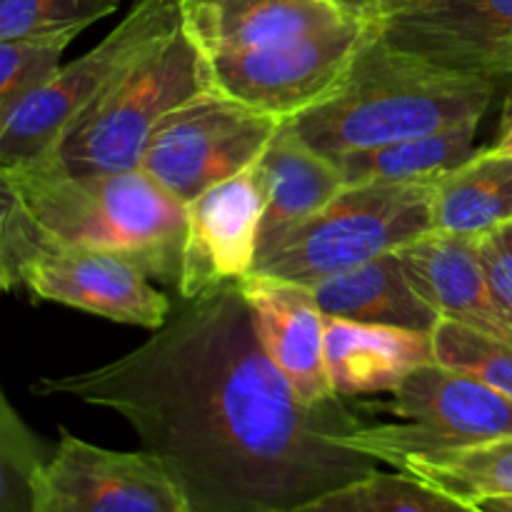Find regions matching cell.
Listing matches in <instances>:
<instances>
[{
    "instance_id": "cb8c5ba5",
    "label": "cell",
    "mask_w": 512,
    "mask_h": 512,
    "mask_svg": "<svg viewBox=\"0 0 512 512\" xmlns=\"http://www.w3.org/2000/svg\"><path fill=\"white\" fill-rule=\"evenodd\" d=\"M40 440L15 413L8 395L0 398V512H33L38 483L53 458Z\"/></svg>"
},
{
    "instance_id": "6da1fadb",
    "label": "cell",
    "mask_w": 512,
    "mask_h": 512,
    "mask_svg": "<svg viewBox=\"0 0 512 512\" xmlns=\"http://www.w3.org/2000/svg\"><path fill=\"white\" fill-rule=\"evenodd\" d=\"M33 393L118 413L190 512H295L380 470L343 443L365 425L343 398L305 405L270 363L240 285L183 300L140 348Z\"/></svg>"
},
{
    "instance_id": "1f68e13d",
    "label": "cell",
    "mask_w": 512,
    "mask_h": 512,
    "mask_svg": "<svg viewBox=\"0 0 512 512\" xmlns=\"http://www.w3.org/2000/svg\"><path fill=\"white\" fill-rule=\"evenodd\" d=\"M480 512H512V498H498V500H485V503L473 505Z\"/></svg>"
},
{
    "instance_id": "9a60e30c",
    "label": "cell",
    "mask_w": 512,
    "mask_h": 512,
    "mask_svg": "<svg viewBox=\"0 0 512 512\" xmlns=\"http://www.w3.org/2000/svg\"><path fill=\"white\" fill-rule=\"evenodd\" d=\"M410 283L440 313L512 345V318L490 290L478 238L430 230L398 250Z\"/></svg>"
},
{
    "instance_id": "8fae6325",
    "label": "cell",
    "mask_w": 512,
    "mask_h": 512,
    "mask_svg": "<svg viewBox=\"0 0 512 512\" xmlns=\"http://www.w3.org/2000/svg\"><path fill=\"white\" fill-rule=\"evenodd\" d=\"M33 512H190L183 488L150 450L120 453L60 430Z\"/></svg>"
},
{
    "instance_id": "ffe728a7",
    "label": "cell",
    "mask_w": 512,
    "mask_h": 512,
    "mask_svg": "<svg viewBox=\"0 0 512 512\" xmlns=\"http://www.w3.org/2000/svg\"><path fill=\"white\" fill-rule=\"evenodd\" d=\"M433 230L483 238L512 223V155L478 150L468 163L440 175L430 198Z\"/></svg>"
},
{
    "instance_id": "8992f818",
    "label": "cell",
    "mask_w": 512,
    "mask_h": 512,
    "mask_svg": "<svg viewBox=\"0 0 512 512\" xmlns=\"http://www.w3.org/2000/svg\"><path fill=\"white\" fill-rule=\"evenodd\" d=\"M435 180L345 185L323 210L290 228L253 273L310 285L398 253L433 230Z\"/></svg>"
},
{
    "instance_id": "ac0fdd59",
    "label": "cell",
    "mask_w": 512,
    "mask_h": 512,
    "mask_svg": "<svg viewBox=\"0 0 512 512\" xmlns=\"http://www.w3.org/2000/svg\"><path fill=\"white\" fill-rule=\"evenodd\" d=\"M308 288L330 318L420 333H433L440 323V313L410 283L398 253L380 255L358 268L315 280Z\"/></svg>"
},
{
    "instance_id": "5b68a950",
    "label": "cell",
    "mask_w": 512,
    "mask_h": 512,
    "mask_svg": "<svg viewBox=\"0 0 512 512\" xmlns=\"http://www.w3.org/2000/svg\"><path fill=\"white\" fill-rule=\"evenodd\" d=\"M385 395L350 405L365 425L343 440L380 465L512 435V400L438 360Z\"/></svg>"
},
{
    "instance_id": "f546056e",
    "label": "cell",
    "mask_w": 512,
    "mask_h": 512,
    "mask_svg": "<svg viewBox=\"0 0 512 512\" xmlns=\"http://www.w3.org/2000/svg\"><path fill=\"white\" fill-rule=\"evenodd\" d=\"M465 70H473V73L488 75V78H498V75H512V33L505 38L495 40L488 48L480 50Z\"/></svg>"
},
{
    "instance_id": "9c48e42d",
    "label": "cell",
    "mask_w": 512,
    "mask_h": 512,
    "mask_svg": "<svg viewBox=\"0 0 512 512\" xmlns=\"http://www.w3.org/2000/svg\"><path fill=\"white\" fill-rule=\"evenodd\" d=\"M283 123L213 88L180 105L155 128L140 170L188 205L205 190L253 168Z\"/></svg>"
},
{
    "instance_id": "3957f363",
    "label": "cell",
    "mask_w": 512,
    "mask_h": 512,
    "mask_svg": "<svg viewBox=\"0 0 512 512\" xmlns=\"http://www.w3.org/2000/svg\"><path fill=\"white\" fill-rule=\"evenodd\" d=\"M0 185L58 243L123 255L150 278L178 283L185 205L143 170L80 175L35 158L0 168Z\"/></svg>"
},
{
    "instance_id": "7c38bea8",
    "label": "cell",
    "mask_w": 512,
    "mask_h": 512,
    "mask_svg": "<svg viewBox=\"0 0 512 512\" xmlns=\"http://www.w3.org/2000/svg\"><path fill=\"white\" fill-rule=\"evenodd\" d=\"M263 220V190L253 168L185 205L180 250V300H195L223 285H238L255 270Z\"/></svg>"
},
{
    "instance_id": "83f0119b",
    "label": "cell",
    "mask_w": 512,
    "mask_h": 512,
    "mask_svg": "<svg viewBox=\"0 0 512 512\" xmlns=\"http://www.w3.org/2000/svg\"><path fill=\"white\" fill-rule=\"evenodd\" d=\"M478 253L495 300L512 318V223L478 238Z\"/></svg>"
},
{
    "instance_id": "ba28073f",
    "label": "cell",
    "mask_w": 512,
    "mask_h": 512,
    "mask_svg": "<svg viewBox=\"0 0 512 512\" xmlns=\"http://www.w3.org/2000/svg\"><path fill=\"white\" fill-rule=\"evenodd\" d=\"M180 28L178 0H135L120 25L93 50L63 65L43 88L0 110V168L53 153L100 95Z\"/></svg>"
},
{
    "instance_id": "52a82bcc",
    "label": "cell",
    "mask_w": 512,
    "mask_h": 512,
    "mask_svg": "<svg viewBox=\"0 0 512 512\" xmlns=\"http://www.w3.org/2000/svg\"><path fill=\"white\" fill-rule=\"evenodd\" d=\"M208 90H213L208 60L180 28L100 95L43 158H55L80 175L140 170L155 128Z\"/></svg>"
},
{
    "instance_id": "d6986e66",
    "label": "cell",
    "mask_w": 512,
    "mask_h": 512,
    "mask_svg": "<svg viewBox=\"0 0 512 512\" xmlns=\"http://www.w3.org/2000/svg\"><path fill=\"white\" fill-rule=\"evenodd\" d=\"M512 33V0H433L383 23L393 45L465 68L483 48Z\"/></svg>"
},
{
    "instance_id": "4fadbf2b",
    "label": "cell",
    "mask_w": 512,
    "mask_h": 512,
    "mask_svg": "<svg viewBox=\"0 0 512 512\" xmlns=\"http://www.w3.org/2000/svg\"><path fill=\"white\" fill-rule=\"evenodd\" d=\"M240 293L270 363L305 405L335 400L325 368V313L313 290L295 280L250 273Z\"/></svg>"
},
{
    "instance_id": "44dd1931",
    "label": "cell",
    "mask_w": 512,
    "mask_h": 512,
    "mask_svg": "<svg viewBox=\"0 0 512 512\" xmlns=\"http://www.w3.org/2000/svg\"><path fill=\"white\" fill-rule=\"evenodd\" d=\"M478 120L438 130L430 135L395 140L368 150L338 155L340 175L345 185L363 183H418V180H438L458 165L468 163L478 148Z\"/></svg>"
},
{
    "instance_id": "603a6c76",
    "label": "cell",
    "mask_w": 512,
    "mask_h": 512,
    "mask_svg": "<svg viewBox=\"0 0 512 512\" xmlns=\"http://www.w3.org/2000/svg\"><path fill=\"white\" fill-rule=\"evenodd\" d=\"M295 512H480L410 475L375 473L333 490Z\"/></svg>"
},
{
    "instance_id": "f1b7e54d",
    "label": "cell",
    "mask_w": 512,
    "mask_h": 512,
    "mask_svg": "<svg viewBox=\"0 0 512 512\" xmlns=\"http://www.w3.org/2000/svg\"><path fill=\"white\" fill-rule=\"evenodd\" d=\"M330 3L348 10L355 18L385 23V20L398 18V15L413 13V10L423 8V5L433 3V0H330Z\"/></svg>"
},
{
    "instance_id": "2e32d148",
    "label": "cell",
    "mask_w": 512,
    "mask_h": 512,
    "mask_svg": "<svg viewBox=\"0 0 512 512\" xmlns=\"http://www.w3.org/2000/svg\"><path fill=\"white\" fill-rule=\"evenodd\" d=\"M433 360V333L325 315V368L338 398H378Z\"/></svg>"
},
{
    "instance_id": "4dcf8cb0",
    "label": "cell",
    "mask_w": 512,
    "mask_h": 512,
    "mask_svg": "<svg viewBox=\"0 0 512 512\" xmlns=\"http://www.w3.org/2000/svg\"><path fill=\"white\" fill-rule=\"evenodd\" d=\"M488 148L493 150V153L512 155V90L503 103V115H500L498 135H495L493 145H488Z\"/></svg>"
},
{
    "instance_id": "277c9868",
    "label": "cell",
    "mask_w": 512,
    "mask_h": 512,
    "mask_svg": "<svg viewBox=\"0 0 512 512\" xmlns=\"http://www.w3.org/2000/svg\"><path fill=\"white\" fill-rule=\"evenodd\" d=\"M150 280L123 255L53 240L0 185V283L5 293L23 288L38 300L158 330L173 315V305Z\"/></svg>"
},
{
    "instance_id": "4316f807",
    "label": "cell",
    "mask_w": 512,
    "mask_h": 512,
    "mask_svg": "<svg viewBox=\"0 0 512 512\" xmlns=\"http://www.w3.org/2000/svg\"><path fill=\"white\" fill-rule=\"evenodd\" d=\"M120 0H0V40L75 30L118 10Z\"/></svg>"
},
{
    "instance_id": "d4e9b609",
    "label": "cell",
    "mask_w": 512,
    "mask_h": 512,
    "mask_svg": "<svg viewBox=\"0 0 512 512\" xmlns=\"http://www.w3.org/2000/svg\"><path fill=\"white\" fill-rule=\"evenodd\" d=\"M433 343L438 363L463 370L512 400V345L448 318H440Z\"/></svg>"
},
{
    "instance_id": "e0dca14e",
    "label": "cell",
    "mask_w": 512,
    "mask_h": 512,
    "mask_svg": "<svg viewBox=\"0 0 512 512\" xmlns=\"http://www.w3.org/2000/svg\"><path fill=\"white\" fill-rule=\"evenodd\" d=\"M253 173L263 190L258 258L345 188L335 160L310 148L288 123L270 140Z\"/></svg>"
},
{
    "instance_id": "484cf974",
    "label": "cell",
    "mask_w": 512,
    "mask_h": 512,
    "mask_svg": "<svg viewBox=\"0 0 512 512\" xmlns=\"http://www.w3.org/2000/svg\"><path fill=\"white\" fill-rule=\"evenodd\" d=\"M75 30L50 35L0 40V110H8L25 95L55 78L63 53L75 40Z\"/></svg>"
},
{
    "instance_id": "7a4b0ae2",
    "label": "cell",
    "mask_w": 512,
    "mask_h": 512,
    "mask_svg": "<svg viewBox=\"0 0 512 512\" xmlns=\"http://www.w3.org/2000/svg\"><path fill=\"white\" fill-rule=\"evenodd\" d=\"M493 78L398 48L383 28L313 108L285 120L325 158L483 120Z\"/></svg>"
},
{
    "instance_id": "5bb4252c",
    "label": "cell",
    "mask_w": 512,
    "mask_h": 512,
    "mask_svg": "<svg viewBox=\"0 0 512 512\" xmlns=\"http://www.w3.org/2000/svg\"><path fill=\"white\" fill-rule=\"evenodd\" d=\"M180 23L205 55L240 53L363 20L330 0H178Z\"/></svg>"
},
{
    "instance_id": "7402d4cb",
    "label": "cell",
    "mask_w": 512,
    "mask_h": 512,
    "mask_svg": "<svg viewBox=\"0 0 512 512\" xmlns=\"http://www.w3.org/2000/svg\"><path fill=\"white\" fill-rule=\"evenodd\" d=\"M395 470L465 505L512 498V435L440 453L410 455Z\"/></svg>"
},
{
    "instance_id": "30bf717a",
    "label": "cell",
    "mask_w": 512,
    "mask_h": 512,
    "mask_svg": "<svg viewBox=\"0 0 512 512\" xmlns=\"http://www.w3.org/2000/svg\"><path fill=\"white\" fill-rule=\"evenodd\" d=\"M383 23L353 20L268 48L213 55V88L260 113L290 120L313 108L348 75L363 45Z\"/></svg>"
}]
</instances>
